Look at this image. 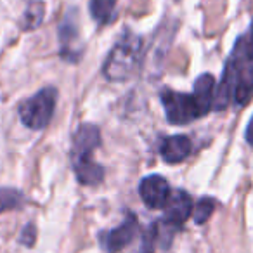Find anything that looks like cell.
I'll list each match as a JSON object with an SVG mask.
<instances>
[{
    "label": "cell",
    "instance_id": "obj_11",
    "mask_svg": "<svg viewBox=\"0 0 253 253\" xmlns=\"http://www.w3.org/2000/svg\"><path fill=\"white\" fill-rule=\"evenodd\" d=\"M193 97L196 101V106L200 109V115H207L211 109L215 101V78L210 73H205L201 77H198V80L194 82V90Z\"/></svg>",
    "mask_w": 253,
    "mask_h": 253
},
{
    "label": "cell",
    "instance_id": "obj_8",
    "mask_svg": "<svg viewBox=\"0 0 253 253\" xmlns=\"http://www.w3.org/2000/svg\"><path fill=\"white\" fill-rule=\"evenodd\" d=\"M236 82H238V64L231 57L227 61V64H225L222 80L217 87V92H215V101H213L215 109H225L229 106L231 99L234 97Z\"/></svg>",
    "mask_w": 253,
    "mask_h": 253
},
{
    "label": "cell",
    "instance_id": "obj_1",
    "mask_svg": "<svg viewBox=\"0 0 253 253\" xmlns=\"http://www.w3.org/2000/svg\"><path fill=\"white\" fill-rule=\"evenodd\" d=\"M142 43L137 35L125 32L120 42L113 47L102 68V73L111 82H125L137 73L142 59Z\"/></svg>",
    "mask_w": 253,
    "mask_h": 253
},
{
    "label": "cell",
    "instance_id": "obj_18",
    "mask_svg": "<svg viewBox=\"0 0 253 253\" xmlns=\"http://www.w3.org/2000/svg\"><path fill=\"white\" fill-rule=\"evenodd\" d=\"M35 239H37V229L33 224H28L21 232V238H19V243L26 246H33L35 245Z\"/></svg>",
    "mask_w": 253,
    "mask_h": 253
},
{
    "label": "cell",
    "instance_id": "obj_19",
    "mask_svg": "<svg viewBox=\"0 0 253 253\" xmlns=\"http://www.w3.org/2000/svg\"><path fill=\"white\" fill-rule=\"evenodd\" d=\"M245 47H246V56H248V59L253 63V23H252V30H250L248 40L245 39Z\"/></svg>",
    "mask_w": 253,
    "mask_h": 253
},
{
    "label": "cell",
    "instance_id": "obj_5",
    "mask_svg": "<svg viewBox=\"0 0 253 253\" xmlns=\"http://www.w3.org/2000/svg\"><path fill=\"white\" fill-rule=\"evenodd\" d=\"M193 213V200L186 191H173L170 194L169 203L165 205L163 220L173 227H180Z\"/></svg>",
    "mask_w": 253,
    "mask_h": 253
},
{
    "label": "cell",
    "instance_id": "obj_16",
    "mask_svg": "<svg viewBox=\"0 0 253 253\" xmlns=\"http://www.w3.org/2000/svg\"><path fill=\"white\" fill-rule=\"evenodd\" d=\"M215 210V201L211 198H201L194 207V222L196 224H205L211 217Z\"/></svg>",
    "mask_w": 253,
    "mask_h": 253
},
{
    "label": "cell",
    "instance_id": "obj_9",
    "mask_svg": "<svg viewBox=\"0 0 253 253\" xmlns=\"http://www.w3.org/2000/svg\"><path fill=\"white\" fill-rule=\"evenodd\" d=\"M73 163V170L77 173V179L84 186H95L102 180L104 177V169L92 160V156H78V158H71Z\"/></svg>",
    "mask_w": 253,
    "mask_h": 253
},
{
    "label": "cell",
    "instance_id": "obj_20",
    "mask_svg": "<svg viewBox=\"0 0 253 253\" xmlns=\"http://www.w3.org/2000/svg\"><path fill=\"white\" fill-rule=\"evenodd\" d=\"M246 141H248V144L253 146V116L250 120L248 126H246Z\"/></svg>",
    "mask_w": 253,
    "mask_h": 253
},
{
    "label": "cell",
    "instance_id": "obj_13",
    "mask_svg": "<svg viewBox=\"0 0 253 253\" xmlns=\"http://www.w3.org/2000/svg\"><path fill=\"white\" fill-rule=\"evenodd\" d=\"M116 0H90V14L97 23H109L115 16Z\"/></svg>",
    "mask_w": 253,
    "mask_h": 253
},
{
    "label": "cell",
    "instance_id": "obj_6",
    "mask_svg": "<svg viewBox=\"0 0 253 253\" xmlns=\"http://www.w3.org/2000/svg\"><path fill=\"white\" fill-rule=\"evenodd\" d=\"M135 234H137V218L132 213H128L125 220H123V224H120L118 227L106 234L104 239L106 250L109 253L120 252L122 248H125V246H128L134 241Z\"/></svg>",
    "mask_w": 253,
    "mask_h": 253
},
{
    "label": "cell",
    "instance_id": "obj_2",
    "mask_svg": "<svg viewBox=\"0 0 253 253\" xmlns=\"http://www.w3.org/2000/svg\"><path fill=\"white\" fill-rule=\"evenodd\" d=\"M57 90L54 87H45L39 90L32 99L25 101L19 108V118L32 130L45 128L50 123L56 108Z\"/></svg>",
    "mask_w": 253,
    "mask_h": 253
},
{
    "label": "cell",
    "instance_id": "obj_14",
    "mask_svg": "<svg viewBox=\"0 0 253 253\" xmlns=\"http://www.w3.org/2000/svg\"><path fill=\"white\" fill-rule=\"evenodd\" d=\"M25 201L23 194L16 189H7V187H0V213L7 210L19 208Z\"/></svg>",
    "mask_w": 253,
    "mask_h": 253
},
{
    "label": "cell",
    "instance_id": "obj_17",
    "mask_svg": "<svg viewBox=\"0 0 253 253\" xmlns=\"http://www.w3.org/2000/svg\"><path fill=\"white\" fill-rule=\"evenodd\" d=\"M155 245H156L155 234H153V229H149V231L142 236L141 248H139L135 253H153V252H155Z\"/></svg>",
    "mask_w": 253,
    "mask_h": 253
},
{
    "label": "cell",
    "instance_id": "obj_7",
    "mask_svg": "<svg viewBox=\"0 0 253 253\" xmlns=\"http://www.w3.org/2000/svg\"><path fill=\"white\" fill-rule=\"evenodd\" d=\"M101 142V132L95 125L84 123L78 126L71 146V156H92Z\"/></svg>",
    "mask_w": 253,
    "mask_h": 253
},
{
    "label": "cell",
    "instance_id": "obj_4",
    "mask_svg": "<svg viewBox=\"0 0 253 253\" xmlns=\"http://www.w3.org/2000/svg\"><path fill=\"white\" fill-rule=\"evenodd\" d=\"M139 194L141 200L148 208H165L170 200V186L162 175H149L139 184Z\"/></svg>",
    "mask_w": 253,
    "mask_h": 253
},
{
    "label": "cell",
    "instance_id": "obj_15",
    "mask_svg": "<svg viewBox=\"0 0 253 253\" xmlns=\"http://www.w3.org/2000/svg\"><path fill=\"white\" fill-rule=\"evenodd\" d=\"M43 2H33L30 4V7L25 12V19H23V28L25 30H33L37 26H40V23L43 21Z\"/></svg>",
    "mask_w": 253,
    "mask_h": 253
},
{
    "label": "cell",
    "instance_id": "obj_3",
    "mask_svg": "<svg viewBox=\"0 0 253 253\" xmlns=\"http://www.w3.org/2000/svg\"><path fill=\"white\" fill-rule=\"evenodd\" d=\"M162 102L165 106L167 120L175 125H186L201 116L193 94H180L165 88L162 92Z\"/></svg>",
    "mask_w": 253,
    "mask_h": 253
},
{
    "label": "cell",
    "instance_id": "obj_10",
    "mask_svg": "<svg viewBox=\"0 0 253 253\" xmlns=\"http://www.w3.org/2000/svg\"><path fill=\"white\" fill-rule=\"evenodd\" d=\"M191 148H193V144L186 135H172V137H167L162 142L160 153H162V158L167 163L173 165V163L184 162L191 155Z\"/></svg>",
    "mask_w": 253,
    "mask_h": 253
},
{
    "label": "cell",
    "instance_id": "obj_12",
    "mask_svg": "<svg viewBox=\"0 0 253 253\" xmlns=\"http://www.w3.org/2000/svg\"><path fill=\"white\" fill-rule=\"evenodd\" d=\"M78 23H77V16L75 11H71L70 14L64 16V21L61 23L59 28V37H61V43H63V56L70 61H77L78 54L73 49V43H77L78 39Z\"/></svg>",
    "mask_w": 253,
    "mask_h": 253
}]
</instances>
